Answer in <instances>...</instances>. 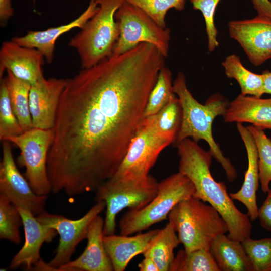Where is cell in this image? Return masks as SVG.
I'll return each mask as SVG.
<instances>
[{"instance_id": "6da1fadb", "label": "cell", "mask_w": 271, "mask_h": 271, "mask_svg": "<svg viewBox=\"0 0 271 271\" xmlns=\"http://www.w3.org/2000/svg\"><path fill=\"white\" fill-rule=\"evenodd\" d=\"M164 66L158 50L143 42L69 79L47 158L52 193L96 191L115 174Z\"/></svg>"}, {"instance_id": "7a4b0ae2", "label": "cell", "mask_w": 271, "mask_h": 271, "mask_svg": "<svg viewBox=\"0 0 271 271\" xmlns=\"http://www.w3.org/2000/svg\"><path fill=\"white\" fill-rule=\"evenodd\" d=\"M176 148L179 157L178 171L193 183L195 189L193 196L208 202L219 212L227 225L229 238L240 242L250 238L252 224L249 216L236 207L225 184L217 182L211 175V152L190 138L180 142Z\"/></svg>"}, {"instance_id": "3957f363", "label": "cell", "mask_w": 271, "mask_h": 271, "mask_svg": "<svg viewBox=\"0 0 271 271\" xmlns=\"http://www.w3.org/2000/svg\"><path fill=\"white\" fill-rule=\"evenodd\" d=\"M173 87L182 109V123L173 146L176 147L180 142L189 138L197 143L205 141L213 157L225 171L228 180L233 182L237 177V171L229 159L224 155L212 134L213 121L224 113L229 103L228 100L217 93L210 96L204 104L200 103L188 90L185 76L181 72L173 81Z\"/></svg>"}, {"instance_id": "277c9868", "label": "cell", "mask_w": 271, "mask_h": 271, "mask_svg": "<svg viewBox=\"0 0 271 271\" xmlns=\"http://www.w3.org/2000/svg\"><path fill=\"white\" fill-rule=\"evenodd\" d=\"M168 219L186 252L210 250L217 236L228 233L227 225L219 212L194 196L178 203L169 213Z\"/></svg>"}, {"instance_id": "5b68a950", "label": "cell", "mask_w": 271, "mask_h": 271, "mask_svg": "<svg viewBox=\"0 0 271 271\" xmlns=\"http://www.w3.org/2000/svg\"><path fill=\"white\" fill-rule=\"evenodd\" d=\"M126 0H96L99 10L71 39L82 69L90 68L113 55L119 31L115 19L117 10Z\"/></svg>"}, {"instance_id": "8992f818", "label": "cell", "mask_w": 271, "mask_h": 271, "mask_svg": "<svg viewBox=\"0 0 271 271\" xmlns=\"http://www.w3.org/2000/svg\"><path fill=\"white\" fill-rule=\"evenodd\" d=\"M194 186L190 180L180 172L158 183L156 196L143 207L129 210L121 218L120 234L130 235L141 233L155 224L168 219L172 209L180 202L193 196Z\"/></svg>"}, {"instance_id": "52a82bcc", "label": "cell", "mask_w": 271, "mask_h": 271, "mask_svg": "<svg viewBox=\"0 0 271 271\" xmlns=\"http://www.w3.org/2000/svg\"><path fill=\"white\" fill-rule=\"evenodd\" d=\"M158 183L149 174L143 176H113L96 191L95 201L106 204L104 234H115L117 215L122 210L140 209L157 194Z\"/></svg>"}, {"instance_id": "ba28073f", "label": "cell", "mask_w": 271, "mask_h": 271, "mask_svg": "<svg viewBox=\"0 0 271 271\" xmlns=\"http://www.w3.org/2000/svg\"><path fill=\"white\" fill-rule=\"evenodd\" d=\"M115 19L119 35L113 54H122L146 42L155 46L165 58L168 56L169 29L160 27L144 12L126 0L116 12Z\"/></svg>"}, {"instance_id": "9c48e42d", "label": "cell", "mask_w": 271, "mask_h": 271, "mask_svg": "<svg viewBox=\"0 0 271 271\" xmlns=\"http://www.w3.org/2000/svg\"><path fill=\"white\" fill-rule=\"evenodd\" d=\"M53 138V129L32 128L19 136L8 137L4 140L19 149V163L25 167V177L32 189L39 195L47 196L51 192L47 162Z\"/></svg>"}, {"instance_id": "30bf717a", "label": "cell", "mask_w": 271, "mask_h": 271, "mask_svg": "<svg viewBox=\"0 0 271 271\" xmlns=\"http://www.w3.org/2000/svg\"><path fill=\"white\" fill-rule=\"evenodd\" d=\"M105 208L104 201L96 202L84 216L76 220L45 211L36 216L39 221L54 229L59 235L56 254L48 263L55 270H61V266L71 261L77 245L86 238L90 223Z\"/></svg>"}, {"instance_id": "8fae6325", "label": "cell", "mask_w": 271, "mask_h": 271, "mask_svg": "<svg viewBox=\"0 0 271 271\" xmlns=\"http://www.w3.org/2000/svg\"><path fill=\"white\" fill-rule=\"evenodd\" d=\"M0 163V194L17 208L30 211L35 216L45 212L46 195L37 194L21 174L14 161L10 143L3 141Z\"/></svg>"}, {"instance_id": "7c38bea8", "label": "cell", "mask_w": 271, "mask_h": 271, "mask_svg": "<svg viewBox=\"0 0 271 271\" xmlns=\"http://www.w3.org/2000/svg\"><path fill=\"white\" fill-rule=\"evenodd\" d=\"M170 144L169 141L142 123L114 175L143 176L148 175L161 151Z\"/></svg>"}, {"instance_id": "4fadbf2b", "label": "cell", "mask_w": 271, "mask_h": 271, "mask_svg": "<svg viewBox=\"0 0 271 271\" xmlns=\"http://www.w3.org/2000/svg\"><path fill=\"white\" fill-rule=\"evenodd\" d=\"M230 37L242 47L250 62L259 66L271 58V20L257 16L228 23Z\"/></svg>"}, {"instance_id": "5bb4252c", "label": "cell", "mask_w": 271, "mask_h": 271, "mask_svg": "<svg viewBox=\"0 0 271 271\" xmlns=\"http://www.w3.org/2000/svg\"><path fill=\"white\" fill-rule=\"evenodd\" d=\"M68 80L43 77L31 85L29 107L33 128H53L61 97Z\"/></svg>"}, {"instance_id": "9a60e30c", "label": "cell", "mask_w": 271, "mask_h": 271, "mask_svg": "<svg viewBox=\"0 0 271 271\" xmlns=\"http://www.w3.org/2000/svg\"><path fill=\"white\" fill-rule=\"evenodd\" d=\"M44 57L36 49L22 46L12 40L3 42L0 50V76L5 70L33 85L44 77Z\"/></svg>"}, {"instance_id": "2e32d148", "label": "cell", "mask_w": 271, "mask_h": 271, "mask_svg": "<svg viewBox=\"0 0 271 271\" xmlns=\"http://www.w3.org/2000/svg\"><path fill=\"white\" fill-rule=\"evenodd\" d=\"M18 209L23 220L25 242L12 259L9 268L16 269L23 266L25 269H30L41 259L40 251L42 244L52 241L57 232L39 221L29 210Z\"/></svg>"}, {"instance_id": "e0dca14e", "label": "cell", "mask_w": 271, "mask_h": 271, "mask_svg": "<svg viewBox=\"0 0 271 271\" xmlns=\"http://www.w3.org/2000/svg\"><path fill=\"white\" fill-rule=\"evenodd\" d=\"M98 10L99 6L96 0H90L87 8L73 21L42 31H29L26 35L13 37L11 40L22 46L36 49L42 54L47 62L51 63L53 60L57 39L74 28L81 29Z\"/></svg>"}, {"instance_id": "ac0fdd59", "label": "cell", "mask_w": 271, "mask_h": 271, "mask_svg": "<svg viewBox=\"0 0 271 271\" xmlns=\"http://www.w3.org/2000/svg\"><path fill=\"white\" fill-rule=\"evenodd\" d=\"M104 219L99 215L93 220L89 227L84 251L74 260L61 266V270H114L104 244Z\"/></svg>"}, {"instance_id": "d6986e66", "label": "cell", "mask_w": 271, "mask_h": 271, "mask_svg": "<svg viewBox=\"0 0 271 271\" xmlns=\"http://www.w3.org/2000/svg\"><path fill=\"white\" fill-rule=\"evenodd\" d=\"M236 127L245 145L248 159V167L245 173L243 183L240 189L229 195L233 200L241 202L247 210L251 221L258 218L256 192L259 183L258 156L254 139L242 123H237Z\"/></svg>"}, {"instance_id": "ffe728a7", "label": "cell", "mask_w": 271, "mask_h": 271, "mask_svg": "<svg viewBox=\"0 0 271 271\" xmlns=\"http://www.w3.org/2000/svg\"><path fill=\"white\" fill-rule=\"evenodd\" d=\"M222 116L225 122L249 123L263 130L271 129V98L240 94L229 103Z\"/></svg>"}, {"instance_id": "44dd1931", "label": "cell", "mask_w": 271, "mask_h": 271, "mask_svg": "<svg viewBox=\"0 0 271 271\" xmlns=\"http://www.w3.org/2000/svg\"><path fill=\"white\" fill-rule=\"evenodd\" d=\"M159 229L136 235H104L103 241L115 271H124L136 256L143 254Z\"/></svg>"}, {"instance_id": "7402d4cb", "label": "cell", "mask_w": 271, "mask_h": 271, "mask_svg": "<svg viewBox=\"0 0 271 271\" xmlns=\"http://www.w3.org/2000/svg\"><path fill=\"white\" fill-rule=\"evenodd\" d=\"M210 251L220 271H254L241 242L231 239L225 234L215 238Z\"/></svg>"}, {"instance_id": "603a6c76", "label": "cell", "mask_w": 271, "mask_h": 271, "mask_svg": "<svg viewBox=\"0 0 271 271\" xmlns=\"http://www.w3.org/2000/svg\"><path fill=\"white\" fill-rule=\"evenodd\" d=\"M180 243L173 225L168 222L159 229L143 255L151 258L159 271H169L174 258V249Z\"/></svg>"}, {"instance_id": "cb8c5ba5", "label": "cell", "mask_w": 271, "mask_h": 271, "mask_svg": "<svg viewBox=\"0 0 271 271\" xmlns=\"http://www.w3.org/2000/svg\"><path fill=\"white\" fill-rule=\"evenodd\" d=\"M182 109L176 96L156 114L144 118L142 123L173 144L180 130Z\"/></svg>"}, {"instance_id": "d4e9b609", "label": "cell", "mask_w": 271, "mask_h": 271, "mask_svg": "<svg viewBox=\"0 0 271 271\" xmlns=\"http://www.w3.org/2000/svg\"><path fill=\"white\" fill-rule=\"evenodd\" d=\"M222 65L226 75L238 82L241 94L261 97L265 94L263 75L254 73L246 69L238 56L229 55Z\"/></svg>"}, {"instance_id": "484cf974", "label": "cell", "mask_w": 271, "mask_h": 271, "mask_svg": "<svg viewBox=\"0 0 271 271\" xmlns=\"http://www.w3.org/2000/svg\"><path fill=\"white\" fill-rule=\"evenodd\" d=\"M5 78L13 110L23 131H28L33 128L29 107L31 85L8 71Z\"/></svg>"}, {"instance_id": "4316f807", "label": "cell", "mask_w": 271, "mask_h": 271, "mask_svg": "<svg viewBox=\"0 0 271 271\" xmlns=\"http://www.w3.org/2000/svg\"><path fill=\"white\" fill-rule=\"evenodd\" d=\"M175 96L172 73L164 66L160 70L156 82L149 94L143 118L156 114Z\"/></svg>"}, {"instance_id": "83f0119b", "label": "cell", "mask_w": 271, "mask_h": 271, "mask_svg": "<svg viewBox=\"0 0 271 271\" xmlns=\"http://www.w3.org/2000/svg\"><path fill=\"white\" fill-rule=\"evenodd\" d=\"M169 271H220L210 250L197 249L186 252L179 250Z\"/></svg>"}, {"instance_id": "f1b7e54d", "label": "cell", "mask_w": 271, "mask_h": 271, "mask_svg": "<svg viewBox=\"0 0 271 271\" xmlns=\"http://www.w3.org/2000/svg\"><path fill=\"white\" fill-rule=\"evenodd\" d=\"M246 127L254 139L257 150L261 188L264 193H267L271 182V139L260 128L252 125Z\"/></svg>"}, {"instance_id": "f546056e", "label": "cell", "mask_w": 271, "mask_h": 271, "mask_svg": "<svg viewBox=\"0 0 271 271\" xmlns=\"http://www.w3.org/2000/svg\"><path fill=\"white\" fill-rule=\"evenodd\" d=\"M23 220L18 208L7 197L0 194V238L19 244Z\"/></svg>"}, {"instance_id": "4dcf8cb0", "label": "cell", "mask_w": 271, "mask_h": 271, "mask_svg": "<svg viewBox=\"0 0 271 271\" xmlns=\"http://www.w3.org/2000/svg\"><path fill=\"white\" fill-rule=\"evenodd\" d=\"M23 130L13 110L6 78L0 86V140L22 134Z\"/></svg>"}, {"instance_id": "1f68e13d", "label": "cell", "mask_w": 271, "mask_h": 271, "mask_svg": "<svg viewBox=\"0 0 271 271\" xmlns=\"http://www.w3.org/2000/svg\"><path fill=\"white\" fill-rule=\"evenodd\" d=\"M148 15L158 25L165 28V16L167 12L174 8L178 11L184 9L186 0H126Z\"/></svg>"}, {"instance_id": "d6a6232c", "label": "cell", "mask_w": 271, "mask_h": 271, "mask_svg": "<svg viewBox=\"0 0 271 271\" xmlns=\"http://www.w3.org/2000/svg\"><path fill=\"white\" fill-rule=\"evenodd\" d=\"M252 263L254 271H271V237L241 242Z\"/></svg>"}, {"instance_id": "836d02e7", "label": "cell", "mask_w": 271, "mask_h": 271, "mask_svg": "<svg viewBox=\"0 0 271 271\" xmlns=\"http://www.w3.org/2000/svg\"><path fill=\"white\" fill-rule=\"evenodd\" d=\"M195 10L200 11L204 18L208 40V49L213 51L218 46L217 30L214 24V14L221 0H189Z\"/></svg>"}, {"instance_id": "e575fe53", "label": "cell", "mask_w": 271, "mask_h": 271, "mask_svg": "<svg viewBox=\"0 0 271 271\" xmlns=\"http://www.w3.org/2000/svg\"><path fill=\"white\" fill-rule=\"evenodd\" d=\"M266 198L258 209V218L261 226L271 232V189Z\"/></svg>"}, {"instance_id": "d590c367", "label": "cell", "mask_w": 271, "mask_h": 271, "mask_svg": "<svg viewBox=\"0 0 271 271\" xmlns=\"http://www.w3.org/2000/svg\"><path fill=\"white\" fill-rule=\"evenodd\" d=\"M257 16L271 20V2L269 0H251Z\"/></svg>"}, {"instance_id": "8d00e7d4", "label": "cell", "mask_w": 271, "mask_h": 271, "mask_svg": "<svg viewBox=\"0 0 271 271\" xmlns=\"http://www.w3.org/2000/svg\"><path fill=\"white\" fill-rule=\"evenodd\" d=\"M13 15L11 0H0V21L2 25Z\"/></svg>"}, {"instance_id": "74e56055", "label": "cell", "mask_w": 271, "mask_h": 271, "mask_svg": "<svg viewBox=\"0 0 271 271\" xmlns=\"http://www.w3.org/2000/svg\"><path fill=\"white\" fill-rule=\"evenodd\" d=\"M138 267L140 271H159L155 262L148 257H144L139 263Z\"/></svg>"}, {"instance_id": "f35d334b", "label": "cell", "mask_w": 271, "mask_h": 271, "mask_svg": "<svg viewBox=\"0 0 271 271\" xmlns=\"http://www.w3.org/2000/svg\"><path fill=\"white\" fill-rule=\"evenodd\" d=\"M262 74L264 77L265 94H271V72L264 71Z\"/></svg>"}, {"instance_id": "ab89813d", "label": "cell", "mask_w": 271, "mask_h": 271, "mask_svg": "<svg viewBox=\"0 0 271 271\" xmlns=\"http://www.w3.org/2000/svg\"><path fill=\"white\" fill-rule=\"evenodd\" d=\"M35 0H34V1H35Z\"/></svg>"}]
</instances>
